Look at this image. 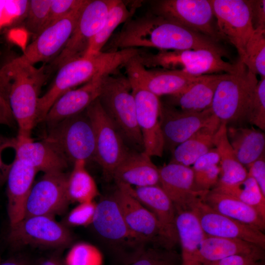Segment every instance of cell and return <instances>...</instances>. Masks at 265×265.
<instances>
[{
	"instance_id": "obj_27",
	"label": "cell",
	"mask_w": 265,
	"mask_h": 265,
	"mask_svg": "<svg viewBox=\"0 0 265 265\" xmlns=\"http://www.w3.org/2000/svg\"><path fill=\"white\" fill-rule=\"evenodd\" d=\"M223 74L202 76L182 92L168 96L165 103L189 111L200 112L210 108Z\"/></svg>"
},
{
	"instance_id": "obj_44",
	"label": "cell",
	"mask_w": 265,
	"mask_h": 265,
	"mask_svg": "<svg viewBox=\"0 0 265 265\" xmlns=\"http://www.w3.org/2000/svg\"><path fill=\"white\" fill-rule=\"evenodd\" d=\"M84 1L85 0H51L47 26L67 15L82 4Z\"/></svg>"
},
{
	"instance_id": "obj_46",
	"label": "cell",
	"mask_w": 265,
	"mask_h": 265,
	"mask_svg": "<svg viewBox=\"0 0 265 265\" xmlns=\"http://www.w3.org/2000/svg\"><path fill=\"white\" fill-rule=\"evenodd\" d=\"M248 175L253 178L265 196V156L263 154L247 167Z\"/></svg>"
},
{
	"instance_id": "obj_41",
	"label": "cell",
	"mask_w": 265,
	"mask_h": 265,
	"mask_svg": "<svg viewBox=\"0 0 265 265\" xmlns=\"http://www.w3.org/2000/svg\"><path fill=\"white\" fill-rule=\"evenodd\" d=\"M247 122L265 130V78H261L256 86L247 117Z\"/></svg>"
},
{
	"instance_id": "obj_49",
	"label": "cell",
	"mask_w": 265,
	"mask_h": 265,
	"mask_svg": "<svg viewBox=\"0 0 265 265\" xmlns=\"http://www.w3.org/2000/svg\"><path fill=\"white\" fill-rule=\"evenodd\" d=\"M14 121L9 104L0 90V124L11 127Z\"/></svg>"
},
{
	"instance_id": "obj_20",
	"label": "cell",
	"mask_w": 265,
	"mask_h": 265,
	"mask_svg": "<svg viewBox=\"0 0 265 265\" xmlns=\"http://www.w3.org/2000/svg\"><path fill=\"white\" fill-rule=\"evenodd\" d=\"M137 123L141 132L144 152L149 157H161L164 150L160 124L159 97L139 86L132 85Z\"/></svg>"
},
{
	"instance_id": "obj_52",
	"label": "cell",
	"mask_w": 265,
	"mask_h": 265,
	"mask_svg": "<svg viewBox=\"0 0 265 265\" xmlns=\"http://www.w3.org/2000/svg\"><path fill=\"white\" fill-rule=\"evenodd\" d=\"M34 265H65L64 260L57 254L35 261Z\"/></svg>"
},
{
	"instance_id": "obj_10",
	"label": "cell",
	"mask_w": 265,
	"mask_h": 265,
	"mask_svg": "<svg viewBox=\"0 0 265 265\" xmlns=\"http://www.w3.org/2000/svg\"><path fill=\"white\" fill-rule=\"evenodd\" d=\"M150 12L217 42L221 39L214 26L210 0H158L150 2Z\"/></svg>"
},
{
	"instance_id": "obj_13",
	"label": "cell",
	"mask_w": 265,
	"mask_h": 265,
	"mask_svg": "<svg viewBox=\"0 0 265 265\" xmlns=\"http://www.w3.org/2000/svg\"><path fill=\"white\" fill-rule=\"evenodd\" d=\"M221 39L232 44L243 59L246 45L253 34L249 0H210Z\"/></svg>"
},
{
	"instance_id": "obj_29",
	"label": "cell",
	"mask_w": 265,
	"mask_h": 265,
	"mask_svg": "<svg viewBox=\"0 0 265 265\" xmlns=\"http://www.w3.org/2000/svg\"><path fill=\"white\" fill-rule=\"evenodd\" d=\"M176 225L181 247V265H202L199 250L206 234L189 210L176 212Z\"/></svg>"
},
{
	"instance_id": "obj_18",
	"label": "cell",
	"mask_w": 265,
	"mask_h": 265,
	"mask_svg": "<svg viewBox=\"0 0 265 265\" xmlns=\"http://www.w3.org/2000/svg\"><path fill=\"white\" fill-rule=\"evenodd\" d=\"M202 197L192 203L188 209L195 215L206 236L244 240L265 249L264 233L212 210Z\"/></svg>"
},
{
	"instance_id": "obj_1",
	"label": "cell",
	"mask_w": 265,
	"mask_h": 265,
	"mask_svg": "<svg viewBox=\"0 0 265 265\" xmlns=\"http://www.w3.org/2000/svg\"><path fill=\"white\" fill-rule=\"evenodd\" d=\"M153 48L159 51L208 50L227 55L217 42L203 34L150 12L125 22L111 36L102 52Z\"/></svg>"
},
{
	"instance_id": "obj_36",
	"label": "cell",
	"mask_w": 265,
	"mask_h": 265,
	"mask_svg": "<svg viewBox=\"0 0 265 265\" xmlns=\"http://www.w3.org/2000/svg\"><path fill=\"white\" fill-rule=\"evenodd\" d=\"M212 189L234 197L252 207L265 219V196L251 177L248 175L243 180L234 184L218 181Z\"/></svg>"
},
{
	"instance_id": "obj_34",
	"label": "cell",
	"mask_w": 265,
	"mask_h": 265,
	"mask_svg": "<svg viewBox=\"0 0 265 265\" xmlns=\"http://www.w3.org/2000/svg\"><path fill=\"white\" fill-rule=\"evenodd\" d=\"M134 11L133 8L129 10L124 1L118 0L110 9L101 29L89 41L83 56H90L101 52L117 26L132 18Z\"/></svg>"
},
{
	"instance_id": "obj_32",
	"label": "cell",
	"mask_w": 265,
	"mask_h": 265,
	"mask_svg": "<svg viewBox=\"0 0 265 265\" xmlns=\"http://www.w3.org/2000/svg\"><path fill=\"white\" fill-rule=\"evenodd\" d=\"M221 124L216 117L171 152L170 162L189 166L201 156L214 147V138Z\"/></svg>"
},
{
	"instance_id": "obj_53",
	"label": "cell",
	"mask_w": 265,
	"mask_h": 265,
	"mask_svg": "<svg viewBox=\"0 0 265 265\" xmlns=\"http://www.w3.org/2000/svg\"><path fill=\"white\" fill-rule=\"evenodd\" d=\"M0 261H1L0 258Z\"/></svg>"
},
{
	"instance_id": "obj_40",
	"label": "cell",
	"mask_w": 265,
	"mask_h": 265,
	"mask_svg": "<svg viewBox=\"0 0 265 265\" xmlns=\"http://www.w3.org/2000/svg\"><path fill=\"white\" fill-rule=\"evenodd\" d=\"M63 260L65 265H101L102 255L95 246L80 242L71 246Z\"/></svg>"
},
{
	"instance_id": "obj_21",
	"label": "cell",
	"mask_w": 265,
	"mask_h": 265,
	"mask_svg": "<svg viewBox=\"0 0 265 265\" xmlns=\"http://www.w3.org/2000/svg\"><path fill=\"white\" fill-rule=\"evenodd\" d=\"M160 186L173 202L176 211L188 210L196 199L208 191L199 190L194 171L189 166L169 162L159 168Z\"/></svg>"
},
{
	"instance_id": "obj_37",
	"label": "cell",
	"mask_w": 265,
	"mask_h": 265,
	"mask_svg": "<svg viewBox=\"0 0 265 265\" xmlns=\"http://www.w3.org/2000/svg\"><path fill=\"white\" fill-rule=\"evenodd\" d=\"M240 62L252 73L265 78V30H254Z\"/></svg>"
},
{
	"instance_id": "obj_17",
	"label": "cell",
	"mask_w": 265,
	"mask_h": 265,
	"mask_svg": "<svg viewBox=\"0 0 265 265\" xmlns=\"http://www.w3.org/2000/svg\"><path fill=\"white\" fill-rule=\"evenodd\" d=\"M68 175L64 172L45 173L33 185L26 203L25 217H54L63 213L70 203L67 190Z\"/></svg>"
},
{
	"instance_id": "obj_30",
	"label": "cell",
	"mask_w": 265,
	"mask_h": 265,
	"mask_svg": "<svg viewBox=\"0 0 265 265\" xmlns=\"http://www.w3.org/2000/svg\"><path fill=\"white\" fill-rule=\"evenodd\" d=\"M265 250L250 242L206 236L200 244L199 253L202 265L231 256H265Z\"/></svg>"
},
{
	"instance_id": "obj_19",
	"label": "cell",
	"mask_w": 265,
	"mask_h": 265,
	"mask_svg": "<svg viewBox=\"0 0 265 265\" xmlns=\"http://www.w3.org/2000/svg\"><path fill=\"white\" fill-rule=\"evenodd\" d=\"M215 117L211 107L200 112L189 111L161 102L160 124L164 150L172 152Z\"/></svg>"
},
{
	"instance_id": "obj_15",
	"label": "cell",
	"mask_w": 265,
	"mask_h": 265,
	"mask_svg": "<svg viewBox=\"0 0 265 265\" xmlns=\"http://www.w3.org/2000/svg\"><path fill=\"white\" fill-rule=\"evenodd\" d=\"M111 194L129 229L151 245L173 248L154 215L133 194L131 186L116 184Z\"/></svg>"
},
{
	"instance_id": "obj_25",
	"label": "cell",
	"mask_w": 265,
	"mask_h": 265,
	"mask_svg": "<svg viewBox=\"0 0 265 265\" xmlns=\"http://www.w3.org/2000/svg\"><path fill=\"white\" fill-rule=\"evenodd\" d=\"M11 148L15 151V158L45 173L64 172L68 161L57 150L47 142H35L11 138Z\"/></svg>"
},
{
	"instance_id": "obj_28",
	"label": "cell",
	"mask_w": 265,
	"mask_h": 265,
	"mask_svg": "<svg viewBox=\"0 0 265 265\" xmlns=\"http://www.w3.org/2000/svg\"><path fill=\"white\" fill-rule=\"evenodd\" d=\"M202 199L217 212L264 232L265 219L254 208L240 200L212 189Z\"/></svg>"
},
{
	"instance_id": "obj_51",
	"label": "cell",
	"mask_w": 265,
	"mask_h": 265,
	"mask_svg": "<svg viewBox=\"0 0 265 265\" xmlns=\"http://www.w3.org/2000/svg\"><path fill=\"white\" fill-rule=\"evenodd\" d=\"M35 261L28 256L21 254L16 255L0 262V265H34Z\"/></svg>"
},
{
	"instance_id": "obj_43",
	"label": "cell",
	"mask_w": 265,
	"mask_h": 265,
	"mask_svg": "<svg viewBox=\"0 0 265 265\" xmlns=\"http://www.w3.org/2000/svg\"><path fill=\"white\" fill-rule=\"evenodd\" d=\"M219 176L220 167L218 165L194 171L195 185L197 188L201 191L212 189L218 183Z\"/></svg>"
},
{
	"instance_id": "obj_33",
	"label": "cell",
	"mask_w": 265,
	"mask_h": 265,
	"mask_svg": "<svg viewBox=\"0 0 265 265\" xmlns=\"http://www.w3.org/2000/svg\"><path fill=\"white\" fill-rule=\"evenodd\" d=\"M227 124L221 122L214 138L215 147L220 156L219 181L234 184L245 179L248 176L246 168L238 160L227 134Z\"/></svg>"
},
{
	"instance_id": "obj_8",
	"label": "cell",
	"mask_w": 265,
	"mask_h": 265,
	"mask_svg": "<svg viewBox=\"0 0 265 265\" xmlns=\"http://www.w3.org/2000/svg\"><path fill=\"white\" fill-rule=\"evenodd\" d=\"M48 127L43 140L53 147L68 162L95 159L94 130L85 110Z\"/></svg>"
},
{
	"instance_id": "obj_6",
	"label": "cell",
	"mask_w": 265,
	"mask_h": 265,
	"mask_svg": "<svg viewBox=\"0 0 265 265\" xmlns=\"http://www.w3.org/2000/svg\"><path fill=\"white\" fill-rule=\"evenodd\" d=\"M240 61L238 69L224 73L216 88L211 109L221 122L241 123L247 117L258 80Z\"/></svg>"
},
{
	"instance_id": "obj_24",
	"label": "cell",
	"mask_w": 265,
	"mask_h": 265,
	"mask_svg": "<svg viewBox=\"0 0 265 265\" xmlns=\"http://www.w3.org/2000/svg\"><path fill=\"white\" fill-rule=\"evenodd\" d=\"M104 76L94 77L80 87L62 94L53 104L43 122L50 127L84 111L98 98Z\"/></svg>"
},
{
	"instance_id": "obj_14",
	"label": "cell",
	"mask_w": 265,
	"mask_h": 265,
	"mask_svg": "<svg viewBox=\"0 0 265 265\" xmlns=\"http://www.w3.org/2000/svg\"><path fill=\"white\" fill-rule=\"evenodd\" d=\"M87 0L60 19L45 27L25 49L22 55L11 60L20 65L46 61L59 53L66 44Z\"/></svg>"
},
{
	"instance_id": "obj_26",
	"label": "cell",
	"mask_w": 265,
	"mask_h": 265,
	"mask_svg": "<svg viewBox=\"0 0 265 265\" xmlns=\"http://www.w3.org/2000/svg\"><path fill=\"white\" fill-rule=\"evenodd\" d=\"M111 179L116 184L142 187L160 186L159 168L144 152L130 150L114 170Z\"/></svg>"
},
{
	"instance_id": "obj_39",
	"label": "cell",
	"mask_w": 265,
	"mask_h": 265,
	"mask_svg": "<svg viewBox=\"0 0 265 265\" xmlns=\"http://www.w3.org/2000/svg\"><path fill=\"white\" fill-rule=\"evenodd\" d=\"M51 0H28L26 9V29L37 36L47 27Z\"/></svg>"
},
{
	"instance_id": "obj_47",
	"label": "cell",
	"mask_w": 265,
	"mask_h": 265,
	"mask_svg": "<svg viewBox=\"0 0 265 265\" xmlns=\"http://www.w3.org/2000/svg\"><path fill=\"white\" fill-rule=\"evenodd\" d=\"M249 3L254 30H265V0H249Z\"/></svg>"
},
{
	"instance_id": "obj_54",
	"label": "cell",
	"mask_w": 265,
	"mask_h": 265,
	"mask_svg": "<svg viewBox=\"0 0 265 265\" xmlns=\"http://www.w3.org/2000/svg\"></svg>"
},
{
	"instance_id": "obj_12",
	"label": "cell",
	"mask_w": 265,
	"mask_h": 265,
	"mask_svg": "<svg viewBox=\"0 0 265 265\" xmlns=\"http://www.w3.org/2000/svg\"><path fill=\"white\" fill-rule=\"evenodd\" d=\"M118 0H87L66 44L56 56L58 68L66 62L83 55L90 39L104 25L110 9Z\"/></svg>"
},
{
	"instance_id": "obj_4",
	"label": "cell",
	"mask_w": 265,
	"mask_h": 265,
	"mask_svg": "<svg viewBox=\"0 0 265 265\" xmlns=\"http://www.w3.org/2000/svg\"><path fill=\"white\" fill-rule=\"evenodd\" d=\"M90 226L105 251L121 265H128L151 245L129 229L111 194L97 203Z\"/></svg>"
},
{
	"instance_id": "obj_16",
	"label": "cell",
	"mask_w": 265,
	"mask_h": 265,
	"mask_svg": "<svg viewBox=\"0 0 265 265\" xmlns=\"http://www.w3.org/2000/svg\"><path fill=\"white\" fill-rule=\"evenodd\" d=\"M136 56L124 65L130 83L143 88L159 97L178 94L202 76L191 75L178 70L147 69Z\"/></svg>"
},
{
	"instance_id": "obj_38",
	"label": "cell",
	"mask_w": 265,
	"mask_h": 265,
	"mask_svg": "<svg viewBox=\"0 0 265 265\" xmlns=\"http://www.w3.org/2000/svg\"><path fill=\"white\" fill-rule=\"evenodd\" d=\"M128 265H181L180 254L175 248L150 245Z\"/></svg>"
},
{
	"instance_id": "obj_11",
	"label": "cell",
	"mask_w": 265,
	"mask_h": 265,
	"mask_svg": "<svg viewBox=\"0 0 265 265\" xmlns=\"http://www.w3.org/2000/svg\"><path fill=\"white\" fill-rule=\"evenodd\" d=\"M85 110L94 130L95 160L102 167L105 176L111 179L114 170L130 149L107 117L98 98Z\"/></svg>"
},
{
	"instance_id": "obj_31",
	"label": "cell",
	"mask_w": 265,
	"mask_h": 265,
	"mask_svg": "<svg viewBox=\"0 0 265 265\" xmlns=\"http://www.w3.org/2000/svg\"><path fill=\"white\" fill-rule=\"evenodd\" d=\"M227 134L237 158L244 167L265 153V135L261 130L227 126Z\"/></svg>"
},
{
	"instance_id": "obj_50",
	"label": "cell",
	"mask_w": 265,
	"mask_h": 265,
	"mask_svg": "<svg viewBox=\"0 0 265 265\" xmlns=\"http://www.w3.org/2000/svg\"><path fill=\"white\" fill-rule=\"evenodd\" d=\"M7 148H11V138L0 137V185L6 181L11 165L5 163L2 159V152Z\"/></svg>"
},
{
	"instance_id": "obj_23",
	"label": "cell",
	"mask_w": 265,
	"mask_h": 265,
	"mask_svg": "<svg viewBox=\"0 0 265 265\" xmlns=\"http://www.w3.org/2000/svg\"><path fill=\"white\" fill-rule=\"evenodd\" d=\"M131 190L138 200L154 215L162 232L173 248L179 243L176 225L175 206L160 186L142 187L131 186Z\"/></svg>"
},
{
	"instance_id": "obj_45",
	"label": "cell",
	"mask_w": 265,
	"mask_h": 265,
	"mask_svg": "<svg viewBox=\"0 0 265 265\" xmlns=\"http://www.w3.org/2000/svg\"><path fill=\"white\" fill-rule=\"evenodd\" d=\"M264 257L265 256L237 255L203 265H265Z\"/></svg>"
},
{
	"instance_id": "obj_3",
	"label": "cell",
	"mask_w": 265,
	"mask_h": 265,
	"mask_svg": "<svg viewBox=\"0 0 265 265\" xmlns=\"http://www.w3.org/2000/svg\"><path fill=\"white\" fill-rule=\"evenodd\" d=\"M141 49H125L114 52H101L90 56L70 60L59 67L54 81L48 91L40 97L37 123L43 121L54 102L66 92L93 78L104 76L117 70L142 52Z\"/></svg>"
},
{
	"instance_id": "obj_48",
	"label": "cell",
	"mask_w": 265,
	"mask_h": 265,
	"mask_svg": "<svg viewBox=\"0 0 265 265\" xmlns=\"http://www.w3.org/2000/svg\"><path fill=\"white\" fill-rule=\"evenodd\" d=\"M220 163V156L217 149L214 147L200 157L193 163L194 171L200 170Z\"/></svg>"
},
{
	"instance_id": "obj_2",
	"label": "cell",
	"mask_w": 265,
	"mask_h": 265,
	"mask_svg": "<svg viewBox=\"0 0 265 265\" xmlns=\"http://www.w3.org/2000/svg\"><path fill=\"white\" fill-rule=\"evenodd\" d=\"M46 68L20 65L9 61L0 69V90L7 100L18 132L19 139L31 138L37 124L40 91L48 77Z\"/></svg>"
},
{
	"instance_id": "obj_22",
	"label": "cell",
	"mask_w": 265,
	"mask_h": 265,
	"mask_svg": "<svg viewBox=\"0 0 265 265\" xmlns=\"http://www.w3.org/2000/svg\"><path fill=\"white\" fill-rule=\"evenodd\" d=\"M37 172L16 158L11 163L6 180L9 228L25 217L26 203Z\"/></svg>"
},
{
	"instance_id": "obj_9",
	"label": "cell",
	"mask_w": 265,
	"mask_h": 265,
	"mask_svg": "<svg viewBox=\"0 0 265 265\" xmlns=\"http://www.w3.org/2000/svg\"><path fill=\"white\" fill-rule=\"evenodd\" d=\"M7 240L13 248L29 245L62 249L70 246L74 237L68 228L53 217L34 215L25 217L10 227Z\"/></svg>"
},
{
	"instance_id": "obj_7",
	"label": "cell",
	"mask_w": 265,
	"mask_h": 265,
	"mask_svg": "<svg viewBox=\"0 0 265 265\" xmlns=\"http://www.w3.org/2000/svg\"><path fill=\"white\" fill-rule=\"evenodd\" d=\"M136 58L146 68L178 70L196 76L232 73L239 65V61L231 63L208 50L159 51L156 53L142 51Z\"/></svg>"
},
{
	"instance_id": "obj_42",
	"label": "cell",
	"mask_w": 265,
	"mask_h": 265,
	"mask_svg": "<svg viewBox=\"0 0 265 265\" xmlns=\"http://www.w3.org/2000/svg\"><path fill=\"white\" fill-rule=\"evenodd\" d=\"M96 204L94 201L79 203L67 215V224L73 226L91 225L94 217Z\"/></svg>"
},
{
	"instance_id": "obj_35",
	"label": "cell",
	"mask_w": 265,
	"mask_h": 265,
	"mask_svg": "<svg viewBox=\"0 0 265 265\" xmlns=\"http://www.w3.org/2000/svg\"><path fill=\"white\" fill-rule=\"evenodd\" d=\"M69 174L67 194L70 202L78 203L94 201L98 195L96 184L86 169V161L77 160Z\"/></svg>"
},
{
	"instance_id": "obj_5",
	"label": "cell",
	"mask_w": 265,
	"mask_h": 265,
	"mask_svg": "<svg viewBox=\"0 0 265 265\" xmlns=\"http://www.w3.org/2000/svg\"><path fill=\"white\" fill-rule=\"evenodd\" d=\"M98 99L127 146L144 152L143 139L136 118L134 99L127 77L118 70L104 76Z\"/></svg>"
}]
</instances>
